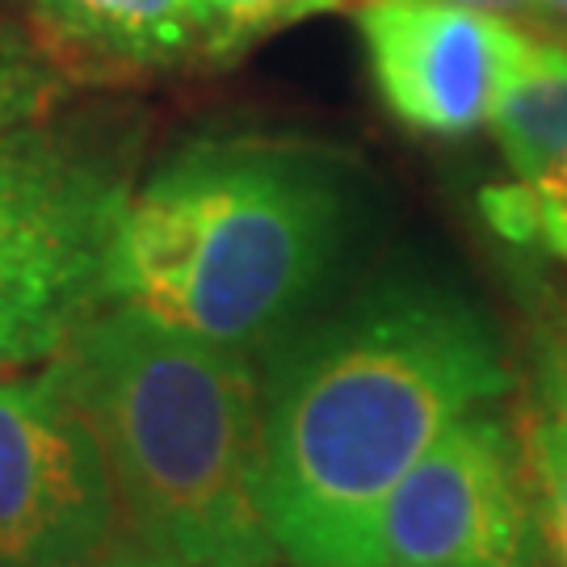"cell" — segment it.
<instances>
[{"label":"cell","instance_id":"cell-1","mask_svg":"<svg viewBox=\"0 0 567 567\" xmlns=\"http://www.w3.org/2000/svg\"><path fill=\"white\" fill-rule=\"evenodd\" d=\"M513 386L463 290L391 274L265 349V501L290 567H370L386 496Z\"/></svg>","mask_w":567,"mask_h":567},{"label":"cell","instance_id":"cell-2","mask_svg":"<svg viewBox=\"0 0 567 567\" xmlns=\"http://www.w3.org/2000/svg\"><path fill=\"white\" fill-rule=\"evenodd\" d=\"M341 147L286 131H203L131 185L110 303L261 358L316 307L362 231Z\"/></svg>","mask_w":567,"mask_h":567},{"label":"cell","instance_id":"cell-3","mask_svg":"<svg viewBox=\"0 0 567 567\" xmlns=\"http://www.w3.org/2000/svg\"><path fill=\"white\" fill-rule=\"evenodd\" d=\"M55 362L143 547L185 567H278L257 358L110 303Z\"/></svg>","mask_w":567,"mask_h":567},{"label":"cell","instance_id":"cell-4","mask_svg":"<svg viewBox=\"0 0 567 567\" xmlns=\"http://www.w3.org/2000/svg\"><path fill=\"white\" fill-rule=\"evenodd\" d=\"M110 118H39L0 135V370L60 358L110 307V244L131 194Z\"/></svg>","mask_w":567,"mask_h":567},{"label":"cell","instance_id":"cell-5","mask_svg":"<svg viewBox=\"0 0 567 567\" xmlns=\"http://www.w3.org/2000/svg\"><path fill=\"white\" fill-rule=\"evenodd\" d=\"M370 567H547L526 442L496 408L458 421L395 484Z\"/></svg>","mask_w":567,"mask_h":567},{"label":"cell","instance_id":"cell-6","mask_svg":"<svg viewBox=\"0 0 567 567\" xmlns=\"http://www.w3.org/2000/svg\"><path fill=\"white\" fill-rule=\"evenodd\" d=\"M118 487L60 362L0 379V567H93Z\"/></svg>","mask_w":567,"mask_h":567},{"label":"cell","instance_id":"cell-7","mask_svg":"<svg viewBox=\"0 0 567 567\" xmlns=\"http://www.w3.org/2000/svg\"><path fill=\"white\" fill-rule=\"evenodd\" d=\"M353 25L386 114L433 140L492 126L526 25L458 0H358Z\"/></svg>","mask_w":567,"mask_h":567},{"label":"cell","instance_id":"cell-8","mask_svg":"<svg viewBox=\"0 0 567 567\" xmlns=\"http://www.w3.org/2000/svg\"><path fill=\"white\" fill-rule=\"evenodd\" d=\"M508 185L487 194V215L508 240L567 261V47L526 30L522 60L487 126Z\"/></svg>","mask_w":567,"mask_h":567},{"label":"cell","instance_id":"cell-9","mask_svg":"<svg viewBox=\"0 0 567 567\" xmlns=\"http://www.w3.org/2000/svg\"><path fill=\"white\" fill-rule=\"evenodd\" d=\"M51 55L102 72H156L203 55L194 0H25Z\"/></svg>","mask_w":567,"mask_h":567},{"label":"cell","instance_id":"cell-10","mask_svg":"<svg viewBox=\"0 0 567 567\" xmlns=\"http://www.w3.org/2000/svg\"><path fill=\"white\" fill-rule=\"evenodd\" d=\"M526 454L547 526V555L555 567H567V379L555 349L538 358Z\"/></svg>","mask_w":567,"mask_h":567},{"label":"cell","instance_id":"cell-11","mask_svg":"<svg viewBox=\"0 0 567 567\" xmlns=\"http://www.w3.org/2000/svg\"><path fill=\"white\" fill-rule=\"evenodd\" d=\"M68 97L63 63L13 21H0V135L51 118Z\"/></svg>","mask_w":567,"mask_h":567},{"label":"cell","instance_id":"cell-12","mask_svg":"<svg viewBox=\"0 0 567 567\" xmlns=\"http://www.w3.org/2000/svg\"><path fill=\"white\" fill-rule=\"evenodd\" d=\"M341 4L344 0H194L203 30V60H236L269 34Z\"/></svg>","mask_w":567,"mask_h":567},{"label":"cell","instance_id":"cell-13","mask_svg":"<svg viewBox=\"0 0 567 567\" xmlns=\"http://www.w3.org/2000/svg\"><path fill=\"white\" fill-rule=\"evenodd\" d=\"M458 4H471V9H484V13L517 21L526 30H538V0H458Z\"/></svg>","mask_w":567,"mask_h":567},{"label":"cell","instance_id":"cell-14","mask_svg":"<svg viewBox=\"0 0 567 567\" xmlns=\"http://www.w3.org/2000/svg\"><path fill=\"white\" fill-rule=\"evenodd\" d=\"M93 567H185V564H177V559H168V555L140 543V547H131V550H110V555H102Z\"/></svg>","mask_w":567,"mask_h":567},{"label":"cell","instance_id":"cell-15","mask_svg":"<svg viewBox=\"0 0 567 567\" xmlns=\"http://www.w3.org/2000/svg\"><path fill=\"white\" fill-rule=\"evenodd\" d=\"M534 34L567 47V0H538V30Z\"/></svg>","mask_w":567,"mask_h":567},{"label":"cell","instance_id":"cell-16","mask_svg":"<svg viewBox=\"0 0 567 567\" xmlns=\"http://www.w3.org/2000/svg\"><path fill=\"white\" fill-rule=\"evenodd\" d=\"M555 349V358H559V365H564V379H567V320H564V337L550 344Z\"/></svg>","mask_w":567,"mask_h":567}]
</instances>
